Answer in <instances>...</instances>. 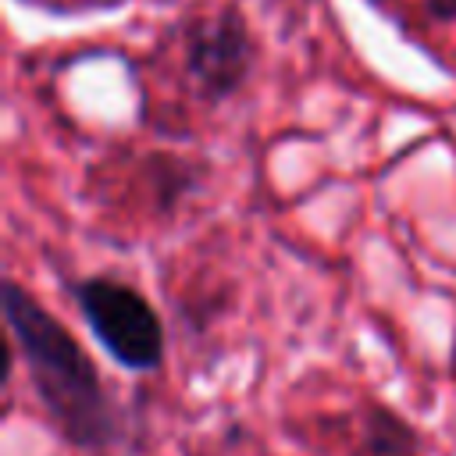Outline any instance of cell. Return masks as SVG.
<instances>
[{"instance_id":"6da1fadb","label":"cell","mask_w":456,"mask_h":456,"mask_svg":"<svg viewBox=\"0 0 456 456\" xmlns=\"http://www.w3.org/2000/svg\"><path fill=\"white\" fill-rule=\"evenodd\" d=\"M4 321L25 356L32 388L61 435L78 449H107L118 442V406L110 403L96 363L78 338L18 281L0 289Z\"/></svg>"},{"instance_id":"7a4b0ae2","label":"cell","mask_w":456,"mask_h":456,"mask_svg":"<svg viewBox=\"0 0 456 456\" xmlns=\"http://www.w3.org/2000/svg\"><path fill=\"white\" fill-rule=\"evenodd\" d=\"M78 310L96 342L128 370H153L164 360V328L142 292L114 278H86L75 285Z\"/></svg>"},{"instance_id":"3957f363","label":"cell","mask_w":456,"mask_h":456,"mask_svg":"<svg viewBox=\"0 0 456 456\" xmlns=\"http://www.w3.org/2000/svg\"><path fill=\"white\" fill-rule=\"evenodd\" d=\"M253 68V36L235 7L203 14L192 21L185 39V71L203 100L232 96Z\"/></svg>"},{"instance_id":"277c9868","label":"cell","mask_w":456,"mask_h":456,"mask_svg":"<svg viewBox=\"0 0 456 456\" xmlns=\"http://www.w3.org/2000/svg\"><path fill=\"white\" fill-rule=\"evenodd\" d=\"M363 449L367 456H424L420 435L388 406H370L363 413Z\"/></svg>"},{"instance_id":"5b68a950","label":"cell","mask_w":456,"mask_h":456,"mask_svg":"<svg viewBox=\"0 0 456 456\" xmlns=\"http://www.w3.org/2000/svg\"><path fill=\"white\" fill-rule=\"evenodd\" d=\"M424 7L438 21H456V0H424Z\"/></svg>"}]
</instances>
